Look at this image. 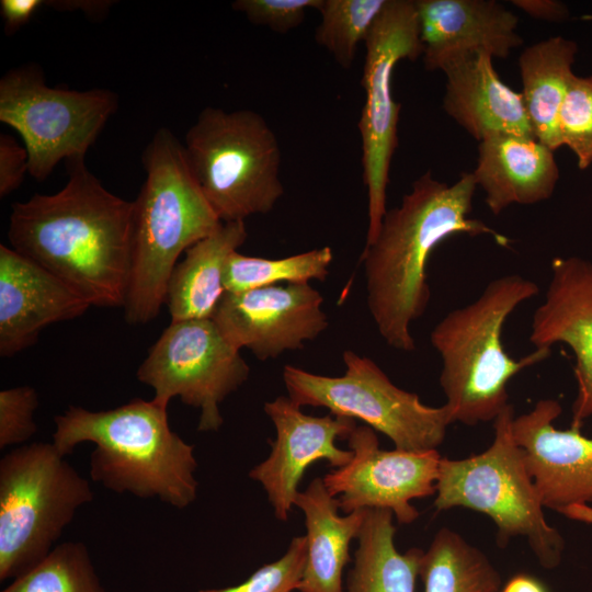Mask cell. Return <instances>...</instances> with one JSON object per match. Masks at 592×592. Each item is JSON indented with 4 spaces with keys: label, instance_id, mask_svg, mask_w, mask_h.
I'll list each match as a JSON object with an SVG mask.
<instances>
[{
    "label": "cell",
    "instance_id": "obj_30",
    "mask_svg": "<svg viewBox=\"0 0 592 592\" xmlns=\"http://www.w3.org/2000/svg\"><path fill=\"white\" fill-rule=\"evenodd\" d=\"M558 135L585 170L592 164V76L574 75L558 114Z\"/></svg>",
    "mask_w": 592,
    "mask_h": 592
},
{
    "label": "cell",
    "instance_id": "obj_16",
    "mask_svg": "<svg viewBox=\"0 0 592 592\" xmlns=\"http://www.w3.org/2000/svg\"><path fill=\"white\" fill-rule=\"evenodd\" d=\"M528 339L536 349L565 343L572 350L577 396L570 428L581 429L592 417V261L553 259L545 298L533 314Z\"/></svg>",
    "mask_w": 592,
    "mask_h": 592
},
{
    "label": "cell",
    "instance_id": "obj_27",
    "mask_svg": "<svg viewBox=\"0 0 592 592\" xmlns=\"http://www.w3.org/2000/svg\"><path fill=\"white\" fill-rule=\"evenodd\" d=\"M333 260L330 247L309 250L282 259L249 257L234 252L227 260L224 288L227 293H240L253 288L276 285L280 282L309 283L325 281Z\"/></svg>",
    "mask_w": 592,
    "mask_h": 592
},
{
    "label": "cell",
    "instance_id": "obj_15",
    "mask_svg": "<svg viewBox=\"0 0 592 592\" xmlns=\"http://www.w3.org/2000/svg\"><path fill=\"white\" fill-rule=\"evenodd\" d=\"M264 411L275 428V439L270 440L267 458L249 471L259 482L280 521H287L298 494L299 482L306 469L325 459L331 466H345L353 452L335 445L338 439H348L356 426L355 420L327 414H305L289 397L278 396L264 405Z\"/></svg>",
    "mask_w": 592,
    "mask_h": 592
},
{
    "label": "cell",
    "instance_id": "obj_28",
    "mask_svg": "<svg viewBox=\"0 0 592 592\" xmlns=\"http://www.w3.org/2000/svg\"><path fill=\"white\" fill-rule=\"evenodd\" d=\"M1 592H106L96 574L87 546L66 542Z\"/></svg>",
    "mask_w": 592,
    "mask_h": 592
},
{
    "label": "cell",
    "instance_id": "obj_12",
    "mask_svg": "<svg viewBox=\"0 0 592 592\" xmlns=\"http://www.w3.org/2000/svg\"><path fill=\"white\" fill-rule=\"evenodd\" d=\"M250 367L213 319L177 320L164 329L136 376L151 387L153 400L167 406L174 397L201 410L197 430L218 431L219 405L242 384Z\"/></svg>",
    "mask_w": 592,
    "mask_h": 592
},
{
    "label": "cell",
    "instance_id": "obj_3",
    "mask_svg": "<svg viewBox=\"0 0 592 592\" xmlns=\"http://www.w3.org/2000/svg\"><path fill=\"white\" fill-rule=\"evenodd\" d=\"M168 407L136 398L114 409L70 406L56 415L53 444L62 456L83 442L95 445L90 476L116 493L157 497L177 509L195 501L194 446L173 432Z\"/></svg>",
    "mask_w": 592,
    "mask_h": 592
},
{
    "label": "cell",
    "instance_id": "obj_26",
    "mask_svg": "<svg viewBox=\"0 0 592 592\" xmlns=\"http://www.w3.org/2000/svg\"><path fill=\"white\" fill-rule=\"evenodd\" d=\"M423 592H499L501 576L488 557L448 527L423 553Z\"/></svg>",
    "mask_w": 592,
    "mask_h": 592
},
{
    "label": "cell",
    "instance_id": "obj_34",
    "mask_svg": "<svg viewBox=\"0 0 592 592\" xmlns=\"http://www.w3.org/2000/svg\"><path fill=\"white\" fill-rule=\"evenodd\" d=\"M29 173V152L9 134L0 135V196L5 197L24 181Z\"/></svg>",
    "mask_w": 592,
    "mask_h": 592
},
{
    "label": "cell",
    "instance_id": "obj_24",
    "mask_svg": "<svg viewBox=\"0 0 592 592\" xmlns=\"http://www.w3.org/2000/svg\"><path fill=\"white\" fill-rule=\"evenodd\" d=\"M577 53L574 41L553 36L525 47L519 57L521 93L533 134L554 151L561 147L558 114L574 77Z\"/></svg>",
    "mask_w": 592,
    "mask_h": 592
},
{
    "label": "cell",
    "instance_id": "obj_14",
    "mask_svg": "<svg viewBox=\"0 0 592 592\" xmlns=\"http://www.w3.org/2000/svg\"><path fill=\"white\" fill-rule=\"evenodd\" d=\"M322 303L309 283L276 284L226 292L212 319L231 345L265 361L303 349L327 329Z\"/></svg>",
    "mask_w": 592,
    "mask_h": 592
},
{
    "label": "cell",
    "instance_id": "obj_6",
    "mask_svg": "<svg viewBox=\"0 0 592 592\" xmlns=\"http://www.w3.org/2000/svg\"><path fill=\"white\" fill-rule=\"evenodd\" d=\"M514 417L510 403L493 421L494 439L482 453L463 459L441 458L434 506L486 514L497 526L498 546L524 537L539 565L555 569L561 562L565 540L545 519L524 452L513 436Z\"/></svg>",
    "mask_w": 592,
    "mask_h": 592
},
{
    "label": "cell",
    "instance_id": "obj_38",
    "mask_svg": "<svg viewBox=\"0 0 592 592\" xmlns=\"http://www.w3.org/2000/svg\"><path fill=\"white\" fill-rule=\"evenodd\" d=\"M45 5L54 7L60 11L79 9L87 13L100 14L110 8L111 1H45Z\"/></svg>",
    "mask_w": 592,
    "mask_h": 592
},
{
    "label": "cell",
    "instance_id": "obj_22",
    "mask_svg": "<svg viewBox=\"0 0 592 592\" xmlns=\"http://www.w3.org/2000/svg\"><path fill=\"white\" fill-rule=\"evenodd\" d=\"M294 505L305 515L307 557L299 592H344L342 574L350 561L351 542L358 537L366 510L339 514L338 498L323 479L315 478L296 496Z\"/></svg>",
    "mask_w": 592,
    "mask_h": 592
},
{
    "label": "cell",
    "instance_id": "obj_1",
    "mask_svg": "<svg viewBox=\"0 0 592 592\" xmlns=\"http://www.w3.org/2000/svg\"><path fill=\"white\" fill-rule=\"evenodd\" d=\"M67 166L68 181L60 191L12 204L11 248L54 274L90 306L123 307L133 201L110 192L84 159Z\"/></svg>",
    "mask_w": 592,
    "mask_h": 592
},
{
    "label": "cell",
    "instance_id": "obj_19",
    "mask_svg": "<svg viewBox=\"0 0 592 592\" xmlns=\"http://www.w3.org/2000/svg\"><path fill=\"white\" fill-rule=\"evenodd\" d=\"M426 70L474 52L505 59L523 44L519 16L496 0H414Z\"/></svg>",
    "mask_w": 592,
    "mask_h": 592
},
{
    "label": "cell",
    "instance_id": "obj_2",
    "mask_svg": "<svg viewBox=\"0 0 592 592\" xmlns=\"http://www.w3.org/2000/svg\"><path fill=\"white\" fill-rule=\"evenodd\" d=\"M477 189L471 172L446 184L426 171L401 203L387 209L377 236L365 244L367 306L383 340L392 349H415L411 323L426 310L431 291L428 263L433 250L455 235L491 236L506 247L509 238L470 218Z\"/></svg>",
    "mask_w": 592,
    "mask_h": 592
},
{
    "label": "cell",
    "instance_id": "obj_23",
    "mask_svg": "<svg viewBox=\"0 0 592 592\" xmlns=\"http://www.w3.org/2000/svg\"><path fill=\"white\" fill-rule=\"evenodd\" d=\"M247 237L244 221H221L210 235L184 252L168 284L166 305L171 321L213 318L226 293L227 260Z\"/></svg>",
    "mask_w": 592,
    "mask_h": 592
},
{
    "label": "cell",
    "instance_id": "obj_4",
    "mask_svg": "<svg viewBox=\"0 0 592 592\" xmlns=\"http://www.w3.org/2000/svg\"><path fill=\"white\" fill-rule=\"evenodd\" d=\"M146 179L133 201L129 274L124 317L130 325L155 319L166 304L179 258L221 223L186 163L183 144L160 127L143 152Z\"/></svg>",
    "mask_w": 592,
    "mask_h": 592
},
{
    "label": "cell",
    "instance_id": "obj_7",
    "mask_svg": "<svg viewBox=\"0 0 592 592\" xmlns=\"http://www.w3.org/2000/svg\"><path fill=\"white\" fill-rule=\"evenodd\" d=\"M182 144L190 171L220 221L266 214L284 194L277 137L255 111L206 106Z\"/></svg>",
    "mask_w": 592,
    "mask_h": 592
},
{
    "label": "cell",
    "instance_id": "obj_20",
    "mask_svg": "<svg viewBox=\"0 0 592 592\" xmlns=\"http://www.w3.org/2000/svg\"><path fill=\"white\" fill-rule=\"evenodd\" d=\"M493 57L474 52L448 62L443 110L476 140L510 134L535 137L521 92L497 73Z\"/></svg>",
    "mask_w": 592,
    "mask_h": 592
},
{
    "label": "cell",
    "instance_id": "obj_35",
    "mask_svg": "<svg viewBox=\"0 0 592 592\" xmlns=\"http://www.w3.org/2000/svg\"><path fill=\"white\" fill-rule=\"evenodd\" d=\"M45 5L43 0H1L0 14L8 35L15 33L30 22L37 10Z\"/></svg>",
    "mask_w": 592,
    "mask_h": 592
},
{
    "label": "cell",
    "instance_id": "obj_8",
    "mask_svg": "<svg viewBox=\"0 0 592 592\" xmlns=\"http://www.w3.org/2000/svg\"><path fill=\"white\" fill-rule=\"evenodd\" d=\"M87 479L53 443L15 447L0 460V581L41 562L93 500Z\"/></svg>",
    "mask_w": 592,
    "mask_h": 592
},
{
    "label": "cell",
    "instance_id": "obj_25",
    "mask_svg": "<svg viewBox=\"0 0 592 592\" xmlns=\"http://www.w3.org/2000/svg\"><path fill=\"white\" fill-rule=\"evenodd\" d=\"M389 510H366L344 592H415L423 550L400 553Z\"/></svg>",
    "mask_w": 592,
    "mask_h": 592
},
{
    "label": "cell",
    "instance_id": "obj_37",
    "mask_svg": "<svg viewBox=\"0 0 592 592\" xmlns=\"http://www.w3.org/2000/svg\"><path fill=\"white\" fill-rule=\"evenodd\" d=\"M501 592H549L547 587L537 578L519 573L512 577Z\"/></svg>",
    "mask_w": 592,
    "mask_h": 592
},
{
    "label": "cell",
    "instance_id": "obj_10",
    "mask_svg": "<svg viewBox=\"0 0 592 592\" xmlns=\"http://www.w3.org/2000/svg\"><path fill=\"white\" fill-rule=\"evenodd\" d=\"M107 89L84 91L46 84L37 65H22L0 79V122L16 130L29 152V174L44 181L61 162L84 159L117 111Z\"/></svg>",
    "mask_w": 592,
    "mask_h": 592
},
{
    "label": "cell",
    "instance_id": "obj_11",
    "mask_svg": "<svg viewBox=\"0 0 592 592\" xmlns=\"http://www.w3.org/2000/svg\"><path fill=\"white\" fill-rule=\"evenodd\" d=\"M364 43L362 86L365 102L358 129L363 181L367 191V244L377 236L387 212L389 170L398 146L401 104L392 95L394 70L399 61H413L423 54L415 2L387 0Z\"/></svg>",
    "mask_w": 592,
    "mask_h": 592
},
{
    "label": "cell",
    "instance_id": "obj_18",
    "mask_svg": "<svg viewBox=\"0 0 592 592\" xmlns=\"http://www.w3.org/2000/svg\"><path fill=\"white\" fill-rule=\"evenodd\" d=\"M90 304L54 274L0 244V355L35 344L49 325L82 316Z\"/></svg>",
    "mask_w": 592,
    "mask_h": 592
},
{
    "label": "cell",
    "instance_id": "obj_9",
    "mask_svg": "<svg viewBox=\"0 0 592 592\" xmlns=\"http://www.w3.org/2000/svg\"><path fill=\"white\" fill-rule=\"evenodd\" d=\"M345 373L339 377L317 375L284 366L288 397L298 406L323 407L331 414L361 420L385 434L395 448L433 451L443 443L451 409L431 407L411 391L397 387L371 358L353 351L343 353Z\"/></svg>",
    "mask_w": 592,
    "mask_h": 592
},
{
    "label": "cell",
    "instance_id": "obj_13",
    "mask_svg": "<svg viewBox=\"0 0 592 592\" xmlns=\"http://www.w3.org/2000/svg\"><path fill=\"white\" fill-rule=\"evenodd\" d=\"M352 459L322 479L340 510H389L400 524H411L419 511L414 499L435 493L441 456L433 451L382 449L375 430L355 426L348 437Z\"/></svg>",
    "mask_w": 592,
    "mask_h": 592
},
{
    "label": "cell",
    "instance_id": "obj_17",
    "mask_svg": "<svg viewBox=\"0 0 592 592\" xmlns=\"http://www.w3.org/2000/svg\"><path fill=\"white\" fill-rule=\"evenodd\" d=\"M561 411L558 400L540 399L512 422L543 505L556 511L592 502V437L581 429L558 430Z\"/></svg>",
    "mask_w": 592,
    "mask_h": 592
},
{
    "label": "cell",
    "instance_id": "obj_36",
    "mask_svg": "<svg viewBox=\"0 0 592 592\" xmlns=\"http://www.w3.org/2000/svg\"><path fill=\"white\" fill-rule=\"evenodd\" d=\"M511 3L536 20L559 23L569 18L568 7L556 0H512Z\"/></svg>",
    "mask_w": 592,
    "mask_h": 592
},
{
    "label": "cell",
    "instance_id": "obj_5",
    "mask_svg": "<svg viewBox=\"0 0 592 592\" xmlns=\"http://www.w3.org/2000/svg\"><path fill=\"white\" fill-rule=\"evenodd\" d=\"M538 292L523 275L496 277L474 301L451 310L432 329L430 341L442 360L440 385L454 422L494 421L510 405L509 382L550 355V349H535L515 360L502 343L509 316Z\"/></svg>",
    "mask_w": 592,
    "mask_h": 592
},
{
    "label": "cell",
    "instance_id": "obj_29",
    "mask_svg": "<svg viewBox=\"0 0 592 592\" xmlns=\"http://www.w3.org/2000/svg\"><path fill=\"white\" fill-rule=\"evenodd\" d=\"M387 0H322L317 9L320 22L316 42L343 68L352 66L358 45L364 42Z\"/></svg>",
    "mask_w": 592,
    "mask_h": 592
},
{
    "label": "cell",
    "instance_id": "obj_31",
    "mask_svg": "<svg viewBox=\"0 0 592 592\" xmlns=\"http://www.w3.org/2000/svg\"><path fill=\"white\" fill-rule=\"evenodd\" d=\"M306 557V536H296L281 558L258 568L240 584L198 592H293L301 580Z\"/></svg>",
    "mask_w": 592,
    "mask_h": 592
},
{
    "label": "cell",
    "instance_id": "obj_39",
    "mask_svg": "<svg viewBox=\"0 0 592 592\" xmlns=\"http://www.w3.org/2000/svg\"><path fill=\"white\" fill-rule=\"evenodd\" d=\"M558 512L568 519L592 525V506L589 504H572Z\"/></svg>",
    "mask_w": 592,
    "mask_h": 592
},
{
    "label": "cell",
    "instance_id": "obj_33",
    "mask_svg": "<svg viewBox=\"0 0 592 592\" xmlns=\"http://www.w3.org/2000/svg\"><path fill=\"white\" fill-rule=\"evenodd\" d=\"M322 0H236L231 8L242 13L250 23L287 33L298 27L308 10H317Z\"/></svg>",
    "mask_w": 592,
    "mask_h": 592
},
{
    "label": "cell",
    "instance_id": "obj_32",
    "mask_svg": "<svg viewBox=\"0 0 592 592\" xmlns=\"http://www.w3.org/2000/svg\"><path fill=\"white\" fill-rule=\"evenodd\" d=\"M38 407L36 390L20 386L0 391V448L31 439L36 430L34 413Z\"/></svg>",
    "mask_w": 592,
    "mask_h": 592
},
{
    "label": "cell",
    "instance_id": "obj_21",
    "mask_svg": "<svg viewBox=\"0 0 592 592\" xmlns=\"http://www.w3.org/2000/svg\"><path fill=\"white\" fill-rule=\"evenodd\" d=\"M471 173L496 216L513 204L548 200L560 175L554 150L535 137L510 134L479 141L477 166Z\"/></svg>",
    "mask_w": 592,
    "mask_h": 592
}]
</instances>
